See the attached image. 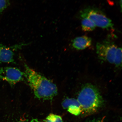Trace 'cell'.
<instances>
[{
    "label": "cell",
    "mask_w": 122,
    "mask_h": 122,
    "mask_svg": "<svg viewBox=\"0 0 122 122\" xmlns=\"http://www.w3.org/2000/svg\"><path fill=\"white\" fill-rule=\"evenodd\" d=\"M10 1L0 0V16L5 10L10 5Z\"/></svg>",
    "instance_id": "13"
},
{
    "label": "cell",
    "mask_w": 122,
    "mask_h": 122,
    "mask_svg": "<svg viewBox=\"0 0 122 122\" xmlns=\"http://www.w3.org/2000/svg\"><path fill=\"white\" fill-rule=\"evenodd\" d=\"M88 122H104L103 120L101 119H95L92 120L88 121Z\"/></svg>",
    "instance_id": "14"
},
{
    "label": "cell",
    "mask_w": 122,
    "mask_h": 122,
    "mask_svg": "<svg viewBox=\"0 0 122 122\" xmlns=\"http://www.w3.org/2000/svg\"><path fill=\"white\" fill-rule=\"evenodd\" d=\"M45 122H63V120L60 116L50 114L46 118Z\"/></svg>",
    "instance_id": "11"
},
{
    "label": "cell",
    "mask_w": 122,
    "mask_h": 122,
    "mask_svg": "<svg viewBox=\"0 0 122 122\" xmlns=\"http://www.w3.org/2000/svg\"><path fill=\"white\" fill-rule=\"evenodd\" d=\"M38 122L36 121H36H35V120H31V121H30V122Z\"/></svg>",
    "instance_id": "15"
},
{
    "label": "cell",
    "mask_w": 122,
    "mask_h": 122,
    "mask_svg": "<svg viewBox=\"0 0 122 122\" xmlns=\"http://www.w3.org/2000/svg\"><path fill=\"white\" fill-rule=\"evenodd\" d=\"M81 19L82 28L84 31H92L95 29L96 26L91 19L87 17L83 18Z\"/></svg>",
    "instance_id": "8"
},
{
    "label": "cell",
    "mask_w": 122,
    "mask_h": 122,
    "mask_svg": "<svg viewBox=\"0 0 122 122\" xmlns=\"http://www.w3.org/2000/svg\"><path fill=\"white\" fill-rule=\"evenodd\" d=\"M122 64V49L121 48H117L116 51L114 64L117 67L121 66Z\"/></svg>",
    "instance_id": "10"
},
{
    "label": "cell",
    "mask_w": 122,
    "mask_h": 122,
    "mask_svg": "<svg viewBox=\"0 0 122 122\" xmlns=\"http://www.w3.org/2000/svg\"><path fill=\"white\" fill-rule=\"evenodd\" d=\"M80 105L81 112L91 114L97 112L103 106L104 100L97 88L91 84L82 88L77 99Z\"/></svg>",
    "instance_id": "2"
},
{
    "label": "cell",
    "mask_w": 122,
    "mask_h": 122,
    "mask_svg": "<svg viewBox=\"0 0 122 122\" xmlns=\"http://www.w3.org/2000/svg\"><path fill=\"white\" fill-rule=\"evenodd\" d=\"M117 48L115 44L109 39L97 43L96 45L97 53L99 58L112 64L114 63Z\"/></svg>",
    "instance_id": "4"
},
{
    "label": "cell",
    "mask_w": 122,
    "mask_h": 122,
    "mask_svg": "<svg viewBox=\"0 0 122 122\" xmlns=\"http://www.w3.org/2000/svg\"><path fill=\"white\" fill-rule=\"evenodd\" d=\"M25 44H17L8 47L0 44V63H15L14 51L20 49Z\"/></svg>",
    "instance_id": "6"
},
{
    "label": "cell",
    "mask_w": 122,
    "mask_h": 122,
    "mask_svg": "<svg viewBox=\"0 0 122 122\" xmlns=\"http://www.w3.org/2000/svg\"><path fill=\"white\" fill-rule=\"evenodd\" d=\"M24 73L18 68L11 67L0 68V79L13 85L23 80Z\"/></svg>",
    "instance_id": "5"
},
{
    "label": "cell",
    "mask_w": 122,
    "mask_h": 122,
    "mask_svg": "<svg viewBox=\"0 0 122 122\" xmlns=\"http://www.w3.org/2000/svg\"><path fill=\"white\" fill-rule=\"evenodd\" d=\"M24 75L36 97L43 100H52L57 95L56 85L24 63Z\"/></svg>",
    "instance_id": "1"
},
{
    "label": "cell",
    "mask_w": 122,
    "mask_h": 122,
    "mask_svg": "<svg viewBox=\"0 0 122 122\" xmlns=\"http://www.w3.org/2000/svg\"><path fill=\"white\" fill-rule=\"evenodd\" d=\"M72 43V46L75 49L83 50L90 46L92 40L91 38L87 36H79L73 40Z\"/></svg>",
    "instance_id": "7"
},
{
    "label": "cell",
    "mask_w": 122,
    "mask_h": 122,
    "mask_svg": "<svg viewBox=\"0 0 122 122\" xmlns=\"http://www.w3.org/2000/svg\"><path fill=\"white\" fill-rule=\"evenodd\" d=\"M81 18L87 17L91 19L96 26L109 30L114 28L112 20L99 9L93 7H88L83 9L80 13Z\"/></svg>",
    "instance_id": "3"
},
{
    "label": "cell",
    "mask_w": 122,
    "mask_h": 122,
    "mask_svg": "<svg viewBox=\"0 0 122 122\" xmlns=\"http://www.w3.org/2000/svg\"><path fill=\"white\" fill-rule=\"evenodd\" d=\"M62 106L65 109H67L69 107L75 106L80 107V105L77 99L73 98H67L62 102Z\"/></svg>",
    "instance_id": "9"
},
{
    "label": "cell",
    "mask_w": 122,
    "mask_h": 122,
    "mask_svg": "<svg viewBox=\"0 0 122 122\" xmlns=\"http://www.w3.org/2000/svg\"><path fill=\"white\" fill-rule=\"evenodd\" d=\"M68 111L70 113L75 116H78L81 112V109L80 107L72 106H70L67 109Z\"/></svg>",
    "instance_id": "12"
}]
</instances>
